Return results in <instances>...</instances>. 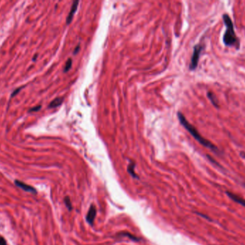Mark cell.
I'll return each mask as SVG.
<instances>
[{"instance_id": "cell-5", "label": "cell", "mask_w": 245, "mask_h": 245, "mask_svg": "<svg viewBox=\"0 0 245 245\" xmlns=\"http://www.w3.org/2000/svg\"><path fill=\"white\" fill-rule=\"evenodd\" d=\"M96 214H97V209H96L95 206L94 204H92L89 208L88 212L86 216V221L90 225H93Z\"/></svg>"}, {"instance_id": "cell-1", "label": "cell", "mask_w": 245, "mask_h": 245, "mask_svg": "<svg viewBox=\"0 0 245 245\" xmlns=\"http://www.w3.org/2000/svg\"><path fill=\"white\" fill-rule=\"evenodd\" d=\"M178 118H179V120L180 121L181 124L184 127V128L186 129L191 135L193 136L194 138L197 142H199L201 145H203L205 148H209L210 150H211V151H213L214 152H215V153L217 154L220 152L219 148H218L216 145H214L213 143L211 142L209 140L204 138V137H202V136L200 135V133L198 132L197 129L194 127L193 125L191 124L190 123L188 122L187 119L185 118L184 116L183 115L181 112H178Z\"/></svg>"}, {"instance_id": "cell-6", "label": "cell", "mask_w": 245, "mask_h": 245, "mask_svg": "<svg viewBox=\"0 0 245 245\" xmlns=\"http://www.w3.org/2000/svg\"><path fill=\"white\" fill-rule=\"evenodd\" d=\"M226 195H227L229 197L232 201H234L235 202L237 203V204H239L240 205H242V206H244V207H245V199H244L242 197L236 195V194H235V193H232V192L226 191Z\"/></svg>"}, {"instance_id": "cell-16", "label": "cell", "mask_w": 245, "mask_h": 245, "mask_svg": "<svg viewBox=\"0 0 245 245\" xmlns=\"http://www.w3.org/2000/svg\"><path fill=\"white\" fill-rule=\"evenodd\" d=\"M23 87H24V86H22V87H19V88H17V89H15V90H14V91H13V93H12V96H11V97H14V96H15L16 94H17L18 93H19V91H20V90L22 89V88H23Z\"/></svg>"}, {"instance_id": "cell-3", "label": "cell", "mask_w": 245, "mask_h": 245, "mask_svg": "<svg viewBox=\"0 0 245 245\" xmlns=\"http://www.w3.org/2000/svg\"><path fill=\"white\" fill-rule=\"evenodd\" d=\"M203 49H204V46L201 44H197L194 46L193 54H192L191 63L189 65V69L191 70H194L197 68L201 52Z\"/></svg>"}, {"instance_id": "cell-15", "label": "cell", "mask_w": 245, "mask_h": 245, "mask_svg": "<svg viewBox=\"0 0 245 245\" xmlns=\"http://www.w3.org/2000/svg\"><path fill=\"white\" fill-rule=\"evenodd\" d=\"M41 106H35V107H33V108H31L30 109V111H29V112H37V111H39V109H41Z\"/></svg>"}, {"instance_id": "cell-12", "label": "cell", "mask_w": 245, "mask_h": 245, "mask_svg": "<svg viewBox=\"0 0 245 245\" xmlns=\"http://www.w3.org/2000/svg\"><path fill=\"white\" fill-rule=\"evenodd\" d=\"M118 235L125 236V237H128L130 239H132V240H133V241H136V242H139V239L138 238V237H135V236L132 235L131 234H130V233H120V234H118Z\"/></svg>"}, {"instance_id": "cell-7", "label": "cell", "mask_w": 245, "mask_h": 245, "mask_svg": "<svg viewBox=\"0 0 245 245\" xmlns=\"http://www.w3.org/2000/svg\"><path fill=\"white\" fill-rule=\"evenodd\" d=\"M78 4H79V1H75L72 4V7H71V10H70V13H69L68 17H67V20H66V22L67 24L69 25L70 22H71L72 20V18H73V16L74 14H75L76 11L77 10V7H78Z\"/></svg>"}, {"instance_id": "cell-9", "label": "cell", "mask_w": 245, "mask_h": 245, "mask_svg": "<svg viewBox=\"0 0 245 245\" xmlns=\"http://www.w3.org/2000/svg\"><path fill=\"white\" fill-rule=\"evenodd\" d=\"M128 172L134 178H139V177L137 176V174L135 172V163H131L128 166Z\"/></svg>"}, {"instance_id": "cell-13", "label": "cell", "mask_w": 245, "mask_h": 245, "mask_svg": "<svg viewBox=\"0 0 245 245\" xmlns=\"http://www.w3.org/2000/svg\"><path fill=\"white\" fill-rule=\"evenodd\" d=\"M72 59L71 58H69L68 61H67L66 63H65V68H64V71L65 72H67L71 68V66H72Z\"/></svg>"}, {"instance_id": "cell-4", "label": "cell", "mask_w": 245, "mask_h": 245, "mask_svg": "<svg viewBox=\"0 0 245 245\" xmlns=\"http://www.w3.org/2000/svg\"><path fill=\"white\" fill-rule=\"evenodd\" d=\"M14 184H15V186L18 187V188H21V189H22L23 190H25V191L26 192H30V193L34 194H37V190H36L34 187L30 186V185L22 182V181H19V180H15V181H14Z\"/></svg>"}, {"instance_id": "cell-2", "label": "cell", "mask_w": 245, "mask_h": 245, "mask_svg": "<svg viewBox=\"0 0 245 245\" xmlns=\"http://www.w3.org/2000/svg\"><path fill=\"white\" fill-rule=\"evenodd\" d=\"M222 19L224 23L226 26V31L223 35L222 40L224 44L227 47H233L237 50L240 48V42L239 38L237 37L236 32L235 31L234 23L232 22L231 17L227 14H224L222 15Z\"/></svg>"}, {"instance_id": "cell-8", "label": "cell", "mask_w": 245, "mask_h": 245, "mask_svg": "<svg viewBox=\"0 0 245 245\" xmlns=\"http://www.w3.org/2000/svg\"><path fill=\"white\" fill-rule=\"evenodd\" d=\"M206 96H207L208 99H209V101H211L212 105H213L215 108L219 109V102L217 99V97L216 96V94L214 93H213V92L209 91V92H208L207 94H206Z\"/></svg>"}, {"instance_id": "cell-14", "label": "cell", "mask_w": 245, "mask_h": 245, "mask_svg": "<svg viewBox=\"0 0 245 245\" xmlns=\"http://www.w3.org/2000/svg\"><path fill=\"white\" fill-rule=\"evenodd\" d=\"M0 245H7L6 239L1 236H0Z\"/></svg>"}, {"instance_id": "cell-10", "label": "cell", "mask_w": 245, "mask_h": 245, "mask_svg": "<svg viewBox=\"0 0 245 245\" xmlns=\"http://www.w3.org/2000/svg\"><path fill=\"white\" fill-rule=\"evenodd\" d=\"M63 98L60 97L56 98V99H54L53 101H51V103L49 105V107H50V108H55V107L59 106L60 105L63 103Z\"/></svg>"}, {"instance_id": "cell-11", "label": "cell", "mask_w": 245, "mask_h": 245, "mask_svg": "<svg viewBox=\"0 0 245 245\" xmlns=\"http://www.w3.org/2000/svg\"><path fill=\"white\" fill-rule=\"evenodd\" d=\"M64 202H65V206H66V207L68 208V210L71 211L72 209V202H71V200H70V197L69 196L65 197Z\"/></svg>"}]
</instances>
